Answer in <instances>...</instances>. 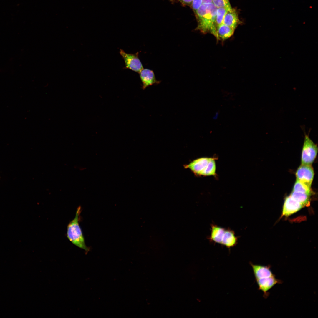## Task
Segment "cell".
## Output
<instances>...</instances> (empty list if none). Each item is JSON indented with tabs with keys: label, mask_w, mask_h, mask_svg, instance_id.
<instances>
[{
	"label": "cell",
	"mask_w": 318,
	"mask_h": 318,
	"mask_svg": "<svg viewBox=\"0 0 318 318\" xmlns=\"http://www.w3.org/2000/svg\"><path fill=\"white\" fill-rule=\"evenodd\" d=\"M217 8L213 2L202 4L195 12L198 22L196 30H199L204 34L209 33L215 36Z\"/></svg>",
	"instance_id": "1"
},
{
	"label": "cell",
	"mask_w": 318,
	"mask_h": 318,
	"mask_svg": "<svg viewBox=\"0 0 318 318\" xmlns=\"http://www.w3.org/2000/svg\"><path fill=\"white\" fill-rule=\"evenodd\" d=\"M217 157H202L196 159L184 168H188L198 176H215L216 175V160Z\"/></svg>",
	"instance_id": "2"
},
{
	"label": "cell",
	"mask_w": 318,
	"mask_h": 318,
	"mask_svg": "<svg viewBox=\"0 0 318 318\" xmlns=\"http://www.w3.org/2000/svg\"><path fill=\"white\" fill-rule=\"evenodd\" d=\"M81 210L80 206L77 208L74 218L68 224L67 236L72 244L87 252L90 251V249L85 244L84 237L79 224Z\"/></svg>",
	"instance_id": "3"
},
{
	"label": "cell",
	"mask_w": 318,
	"mask_h": 318,
	"mask_svg": "<svg viewBox=\"0 0 318 318\" xmlns=\"http://www.w3.org/2000/svg\"><path fill=\"white\" fill-rule=\"evenodd\" d=\"M317 152V145L305 134L302 152V164L311 165L316 158Z\"/></svg>",
	"instance_id": "4"
},
{
	"label": "cell",
	"mask_w": 318,
	"mask_h": 318,
	"mask_svg": "<svg viewBox=\"0 0 318 318\" xmlns=\"http://www.w3.org/2000/svg\"><path fill=\"white\" fill-rule=\"evenodd\" d=\"M120 53L124 60L125 68L139 73L143 69L138 57V52L135 54H128L120 49Z\"/></svg>",
	"instance_id": "5"
},
{
	"label": "cell",
	"mask_w": 318,
	"mask_h": 318,
	"mask_svg": "<svg viewBox=\"0 0 318 318\" xmlns=\"http://www.w3.org/2000/svg\"><path fill=\"white\" fill-rule=\"evenodd\" d=\"M297 180L310 187L314 176L313 169L311 165L302 164L296 173Z\"/></svg>",
	"instance_id": "6"
},
{
	"label": "cell",
	"mask_w": 318,
	"mask_h": 318,
	"mask_svg": "<svg viewBox=\"0 0 318 318\" xmlns=\"http://www.w3.org/2000/svg\"><path fill=\"white\" fill-rule=\"evenodd\" d=\"M258 289L264 293V297L266 298L269 295V291L277 284H281L282 280L277 279L275 275L269 277L256 279Z\"/></svg>",
	"instance_id": "7"
},
{
	"label": "cell",
	"mask_w": 318,
	"mask_h": 318,
	"mask_svg": "<svg viewBox=\"0 0 318 318\" xmlns=\"http://www.w3.org/2000/svg\"><path fill=\"white\" fill-rule=\"evenodd\" d=\"M303 207L290 195L285 198L283 206L282 216H289L297 212Z\"/></svg>",
	"instance_id": "8"
},
{
	"label": "cell",
	"mask_w": 318,
	"mask_h": 318,
	"mask_svg": "<svg viewBox=\"0 0 318 318\" xmlns=\"http://www.w3.org/2000/svg\"><path fill=\"white\" fill-rule=\"evenodd\" d=\"M139 74L143 90L150 86L160 83V81L156 80L154 72L152 70L143 69L139 73Z\"/></svg>",
	"instance_id": "9"
},
{
	"label": "cell",
	"mask_w": 318,
	"mask_h": 318,
	"mask_svg": "<svg viewBox=\"0 0 318 318\" xmlns=\"http://www.w3.org/2000/svg\"><path fill=\"white\" fill-rule=\"evenodd\" d=\"M255 279L267 278L275 275L273 273L271 266L254 264L250 263Z\"/></svg>",
	"instance_id": "10"
},
{
	"label": "cell",
	"mask_w": 318,
	"mask_h": 318,
	"mask_svg": "<svg viewBox=\"0 0 318 318\" xmlns=\"http://www.w3.org/2000/svg\"><path fill=\"white\" fill-rule=\"evenodd\" d=\"M240 23L236 9L231 7L228 8L223 18V24L235 29Z\"/></svg>",
	"instance_id": "11"
},
{
	"label": "cell",
	"mask_w": 318,
	"mask_h": 318,
	"mask_svg": "<svg viewBox=\"0 0 318 318\" xmlns=\"http://www.w3.org/2000/svg\"><path fill=\"white\" fill-rule=\"evenodd\" d=\"M235 30L231 27L222 24L217 27L215 37L217 40H226L233 34Z\"/></svg>",
	"instance_id": "12"
},
{
	"label": "cell",
	"mask_w": 318,
	"mask_h": 318,
	"mask_svg": "<svg viewBox=\"0 0 318 318\" xmlns=\"http://www.w3.org/2000/svg\"><path fill=\"white\" fill-rule=\"evenodd\" d=\"M211 227V233L209 238L210 240L221 244L226 229L214 224H212Z\"/></svg>",
	"instance_id": "13"
},
{
	"label": "cell",
	"mask_w": 318,
	"mask_h": 318,
	"mask_svg": "<svg viewBox=\"0 0 318 318\" xmlns=\"http://www.w3.org/2000/svg\"><path fill=\"white\" fill-rule=\"evenodd\" d=\"M238 238L234 231L230 229H226L221 244L226 247L230 248L235 246L237 244Z\"/></svg>",
	"instance_id": "14"
},
{
	"label": "cell",
	"mask_w": 318,
	"mask_h": 318,
	"mask_svg": "<svg viewBox=\"0 0 318 318\" xmlns=\"http://www.w3.org/2000/svg\"><path fill=\"white\" fill-rule=\"evenodd\" d=\"M294 199L300 203L304 207L310 205V196L306 193L293 191L290 195Z\"/></svg>",
	"instance_id": "15"
},
{
	"label": "cell",
	"mask_w": 318,
	"mask_h": 318,
	"mask_svg": "<svg viewBox=\"0 0 318 318\" xmlns=\"http://www.w3.org/2000/svg\"><path fill=\"white\" fill-rule=\"evenodd\" d=\"M293 191L306 193L310 196L312 194L311 188L297 180L294 185Z\"/></svg>",
	"instance_id": "16"
},
{
	"label": "cell",
	"mask_w": 318,
	"mask_h": 318,
	"mask_svg": "<svg viewBox=\"0 0 318 318\" xmlns=\"http://www.w3.org/2000/svg\"><path fill=\"white\" fill-rule=\"evenodd\" d=\"M228 8H229L226 7L217 8L216 19V24L217 28L218 26L223 24V18Z\"/></svg>",
	"instance_id": "17"
},
{
	"label": "cell",
	"mask_w": 318,
	"mask_h": 318,
	"mask_svg": "<svg viewBox=\"0 0 318 318\" xmlns=\"http://www.w3.org/2000/svg\"><path fill=\"white\" fill-rule=\"evenodd\" d=\"M212 2L217 8L231 7L229 0H212Z\"/></svg>",
	"instance_id": "18"
},
{
	"label": "cell",
	"mask_w": 318,
	"mask_h": 318,
	"mask_svg": "<svg viewBox=\"0 0 318 318\" xmlns=\"http://www.w3.org/2000/svg\"><path fill=\"white\" fill-rule=\"evenodd\" d=\"M202 4V0H193L192 7L195 12L200 7Z\"/></svg>",
	"instance_id": "19"
},
{
	"label": "cell",
	"mask_w": 318,
	"mask_h": 318,
	"mask_svg": "<svg viewBox=\"0 0 318 318\" xmlns=\"http://www.w3.org/2000/svg\"><path fill=\"white\" fill-rule=\"evenodd\" d=\"M181 2L186 4H190L192 3L193 0H179Z\"/></svg>",
	"instance_id": "20"
},
{
	"label": "cell",
	"mask_w": 318,
	"mask_h": 318,
	"mask_svg": "<svg viewBox=\"0 0 318 318\" xmlns=\"http://www.w3.org/2000/svg\"><path fill=\"white\" fill-rule=\"evenodd\" d=\"M219 115V113L218 112H216L213 117V119L214 120H216L218 118Z\"/></svg>",
	"instance_id": "21"
},
{
	"label": "cell",
	"mask_w": 318,
	"mask_h": 318,
	"mask_svg": "<svg viewBox=\"0 0 318 318\" xmlns=\"http://www.w3.org/2000/svg\"><path fill=\"white\" fill-rule=\"evenodd\" d=\"M212 2V0H202V3H208Z\"/></svg>",
	"instance_id": "22"
}]
</instances>
